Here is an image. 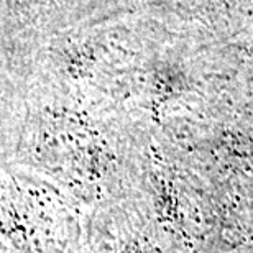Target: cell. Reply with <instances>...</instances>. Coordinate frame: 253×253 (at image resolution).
Listing matches in <instances>:
<instances>
[{
	"instance_id": "obj_1",
	"label": "cell",
	"mask_w": 253,
	"mask_h": 253,
	"mask_svg": "<svg viewBox=\"0 0 253 253\" xmlns=\"http://www.w3.org/2000/svg\"><path fill=\"white\" fill-rule=\"evenodd\" d=\"M68 235L53 184L0 174V244L12 253H68Z\"/></svg>"
},
{
	"instance_id": "obj_2",
	"label": "cell",
	"mask_w": 253,
	"mask_h": 253,
	"mask_svg": "<svg viewBox=\"0 0 253 253\" xmlns=\"http://www.w3.org/2000/svg\"><path fill=\"white\" fill-rule=\"evenodd\" d=\"M0 253H12V252H10L3 244H0Z\"/></svg>"
}]
</instances>
